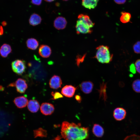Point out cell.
Returning <instances> with one entry per match:
<instances>
[{"instance_id":"1","label":"cell","mask_w":140,"mask_h":140,"mask_svg":"<svg viewBox=\"0 0 140 140\" xmlns=\"http://www.w3.org/2000/svg\"><path fill=\"white\" fill-rule=\"evenodd\" d=\"M89 128L76 124L63 122L61 125V134L65 140H84L89 137Z\"/></svg>"},{"instance_id":"2","label":"cell","mask_w":140,"mask_h":140,"mask_svg":"<svg viewBox=\"0 0 140 140\" xmlns=\"http://www.w3.org/2000/svg\"><path fill=\"white\" fill-rule=\"evenodd\" d=\"M78 19L75 26L77 34L91 33L92 31L91 28L94 26V23L89 17L86 15L81 14L78 16Z\"/></svg>"},{"instance_id":"3","label":"cell","mask_w":140,"mask_h":140,"mask_svg":"<svg viewBox=\"0 0 140 140\" xmlns=\"http://www.w3.org/2000/svg\"><path fill=\"white\" fill-rule=\"evenodd\" d=\"M96 50L95 58L99 62L102 64H108L112 61L113 55L110 53L108 46L100 45L96 48Z\"/></svg>"},{"instance_id":"4","label":"cell","mask_w":140,"mask_h":140,"mask_svg":"<svg viewBox=\"0 0 140 140\" xmlns=\"http://www.w3.org/2000/svg\"><path fill=\"white\" fill-rule=\"evenodd\" d=\"M11 65L13 71L18 75H22L25 71L26 66L24 60L16 59L12 62Z\"/></svg>"},{"instance_id":"5","label":"cell","mask_w":140,"mask_h":140,"mask_svg":"<svg viewBox=\"0 0 140 140\" xmlns=\"http://www.w3.org/2000/svg\"><path fill=\"white\" fill-rule=\"evenodd\" d=\"M10 86H15L17 92L21 93H24L28 87L26 81L22 78L18 79L15 83L10 84Z\"/></svg>"},{"instance_id":"6","label":"cell","mask_w":140,"mask_h":140,"mask_svg":"<svg viewBox=\"0 0 140 140\" xmlns=\"http://www.w3.org/2000/svg\"><path fill=\"white\" fill-rule=\"evenodd\" d=\"M54 107L52 104L44 102L42 103L40 107L41 113L45 115H50L52 114L54 110Z\"/></svg>"},{"instance_id":"7","label":"cell","mask_w":140,"mask_h":140,"mask_svg":"<svg viewBox=\"0 0 140 140\" xmlns=\"http://www.w3.org/2000/svg\"><path fill=\"white\" fill-rule=\"evenodd\" d=\"M62 82L59 76L54 75L50 79L49 82L50 87L54 89H57L61 87Z\"/></svg>"},{"instance_id":"8","label":"cell","mask_w":140,"mask_h":140,"mask_svg":"<svg viewBox=\"0 0 140 140\" xmlns=\"http://www.w3.org/2000/svg\"><path fill=\"white\" fill-rule=\"evenodd\" d=\"M67 23L65 18L62 16L57 17L53 22L54 27L58 30H62L66 27Z\"/></svg>"},{"instance_id":"9","label":"cell","mask_w":140,"mask_h":140,"mask_svg":"<svg viewBox=\"0 0 140 140\" xmlns=\"http://www.w3.org/2000/svg\"><path fill=\"white\" fill-rule=\"evenodd\" d=\"M38 53L41 57L47 58L50 56L52 53V50L48 46L42 44L39 47Z\"/></svg>"},{"instance_id":"10","label":"cell","mask_w":140,"mask_h":140,"mask_svg":"<svg viewBox=\"0 0 140 140\" xmlns=\"http://www.w3.org/2000/svg\"><path fill=\"white\" fill-rule=\"evenodd\" d=\"M76 88L71 85H66L62 89L61 93L66 97H71L74 95Z\"/></svg>"},{"instance_id":"11","label":"cell","mask_w":140,"mask_h":140,"mask_svg":"<svg viewBox=\"0 0 140 140\" xmlns=\"http://www.w3.org/2000/svg\"><path fill=\"white\" fill-rule=\"evenodd\" d=\"M126 113V111L124 108L122 107H117L114 110L113 116L116 120L121 121L125 118Z\"/></svg>"},{"instance_id":"12","label":"cell","mask_w":140,"mask_h":140,"mask_svg":"<svg viewBox=\"0 0 140 140\" xmlns=\"http://www.w3.org/2000/svg\"><path fill=\"white\" fill-rule=\"evenodd\" d=\"M94 85L90 81L82 82L80 85L81 90L84 93L88 94L91 93L93 89Z\"/></svg>"},{"instance_id":"13","label":"cell","mask_w":140,"mask_h":140,"mask_svg":"<svg viewBox=\"0 0 140 140\" xmlns=\"http://www.w3.org/2000/svg\"><path fill=\"white\" fill-rule=\"evenodd\" d=\"M13 102L18 108H22L25 107L27 105L28 100L25 97L22 96L15 98Z\"/></svg>"},{"instance_id":"14","label":"cell","mask_w":140,"mask_h":140,"mask_svg":"<svg viewBox=\"0 0 140 140\" xmlns=\"http://www.w3.org/2000/svg\"><path fill=\"white\" fill-rule=\"evenodd\" d=\"M27 107L29 110L32 113H35L39 110L40 105L39 102L35 100H31L28 102Z\"/></svg>"},{"instance_id":"15","label":"cell","mask_w":140,"mask_h":140,"mask_svg":"<svg viewBox=\"0 0 140 140\" xmlns=\"http://www.w3.org/2000/svg\"><path fill=\"white\" fill-rule=\"evenodd\" d=\"M41 20V18L40 15L34 13L31 15L29 19V22L30 25L34 26L40 24Z\"/></svg>"},{"instance_id":"16","label":"cell","mask_w":140,"mask_h":140,"mask_svg":"<svg viewBox=\"0 0 140 140\" xmlns=\"http://www.w3.org/2000/svg\"><path fill=\"white\" fill-rule=\"evenodd\" d=\"M27 47L29 49L35 50L37 48L39 45L38 41L33 38L28 39L26 41Z\"/></svg>"},{"instance_id":"17","label":"cell","mask_w":140,"mask_h":140,"mask_svg":"<svg viewBox=\"0 0 140 140\" xmlns=\"http://www.w3.org/2000/svg\"><path fill=\"white\" fill-rule=\"evenodd\" d=\"M92 132L95 136L98 137H101L103 135L104 130L103 128L100 125L95 124L93 127Z\"/></svg>"},{"instance_id":"18","label":"cell","mask_w":140,"mask_h":140,"mask_svg":"<svg viewBox=\"0 0 140 140\" xmlns=\"http://www.w3.org/2000/svg\"><path fill=\"white\" fill-rule=\"evenodd\" d=\"M99 0H82V5L84 7L91 9L97 6Z\"/></svg>"},{"instance_id":"19","label":"cell","mask_w":140,"mask_h":140,"mask_svg":"<svg viewBox=\"0 0 140 140\" xmlns=\"http://www.w3.org/2000/svg\"><path fill=\"white\" fill-rule=\"evenodd\" d=\"M12 49L11 46L9 44H3L0 48V54L3 57L5 58L11 52Z\"/></svg>"},{"instance_id":"20","label":"cell","mask_w":140,"mask_h":140,"mask_svg":"<svg viewBox=\"0 0 140 140\" xmlns=\"http://www.w3.org/2000/svg\"><path fill=\"white\" fill-rule=\"evenodd\" d=\"M121 14L120 20L122 23H125L130 21L131 18V15L130 13L123 11L121 12Z\"/></svg>"},{"instance_id":"21","label":"cell","mask_w":140,"mask_h":140,"mask_svg":"<svg viewBox=\"0 0 140 140\" xmlns=\"http://www.w3.org/2000/svg\"><path fill=\"white\" fill-rule=\"evenodd\" d=\"M132 88L135 92L140 93V79L135 80L132 83Z\"/></svg>"},{"instance_id":"22","label":"cell","mask_w":140,"mask_h":140,"mask_svg":"<svg viewBox=\"0 0 140 140\" xmlns=\"http://www.w3.org/2000/svg\"><path fill=\"white\" fill-rule=\"evenodd\" d=\"M123 140H140V136L135 134L126 137Z\"/></svg>"},{"instance_id":"23","label":"cell","mask_w":140,"mask_h":140,"mask_svg":"<svg viewBox=\"0 0 140 140\" xmlns=\"http://www.w3.org/2000/svg\"><path fill=\"white\" fill-rule=\"evenodd\" d=\"M133 49L135 53H140V41H137L134 45Z\"/></svg>"},{"instance_id":"24","label":"cell","mask_w":140,"mask_h":140,"mask_svg":"<svg viewBox=\"0 0 140 140\" xmlns=\"http://www.w3.org/2000/svg\"><path fill=\"white\" fill-rule=\"evenodd\" d=\"M51 95L53 96L52 99L56 100L63 97L62 95L60 93L55 92H52L51 93Z\"/></svg>"},{"instance_id":"25","label":"cell","mask_w":140,"mask_h":140,"mask_svg":"<svg viewBox=\"0 0 140 140\" xmlns=\"http://www.w3.org/2000/svg\"><path fill=\"white\" fill-rule=\"evenodd\" d=\"M135 65L136 71L140 74V59H138L136 61Z\"/></svg>"},{"instance_id":"26","label":"cell","mask_w":140,"mask_h":140,"mask_svg":"<svg viewBox=\"0 0 140 140\" xmlns=\"http://www.w3.org/2000/svg\"><path fill=\"white\" fill-rule=\"evenodd\" d=\"M129 71L132 73L134 74L136 73V69L135 65L134 64H131L129 67Z\"/></svg>"},{"instance_id":"27","label":"cell","mask_w":140,"mask_h":140,"mask_svg":"<svg viewBox=\"0 0 140 140\" xmlns=\"http://www.w3.org/2000/svg\"><path fill=\"white\" fill-rule=\"evenodd\" d=\"M42 0H31L32 3L35 5H40Z\"/></svg>"},{"instance_id":"28","label":"cell","mask_w":140,"mask_h":140,"mask_svg":"<svg viewBox=\"0 0 140 140\" xmlns=\"http://www.w3.org/2000/svg\"><path fill=\"white\" fill-rule=\"evenodd\" d=\"M114 2L118 4H124L126 0H114Z\"/></svg>"},{"instance_id":"29","label":"cell","mask_w":140,"mask_h":140,"mask_svg":"<svg viewBox=\"0 0 140 140\" xmlns=\"http://www.w3.org/2000/svg\"><path fill=\"white\" fill-rule=\"evenodd\" d=\"M76 100L79 102H80L81 101V96L79 95H76L75 97Z\"/></svg>"},{"instance_id":"30","label":"cell","mask_w":140,"mask_h":140,"mask_svg":"<svg viewBox=\"0 0 140 140\" xmlns=\"http://www.w3.org/2000/svg\"><path fill=\"white\" fill-rule=\"evenodd\" d=\"M3 32V29L2 26H0V36L2 35Z\"/></svg>"},{"instance_id":"31","label":"cell","mask_w":140,"mask_h":140,"mask_svg":"<svg viewBox=\"0 0 140 140\" xmlns=\"http://www.w3.org/2000/svg\"><path fill=\"white\" fill-rule=\"evenodd\" d=\"M45 1L48 2H51L53 1L54 0H44Z\"/></svg>"},{"instance_id":"32","label":"cell","mask_w":140,"mask_h":140,"mask_svg":"<svg viewBox=\"0 0 140 140\" xmlns=\"http://www.w3.org/2000/svg\"><path fill=\"white\" fill-rule=\"evenodd\" d=\"M63 0L64 1H68V0Z\"/></svg>"}]
</instances>
